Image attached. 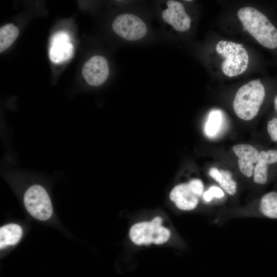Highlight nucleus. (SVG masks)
Masks as SVG:
<instances>
[{"mask_svg": "<svg viewBox=\"0 0 277 277\" xmlns=\"http://www.w3.org/2000/svg\"><path fill=\"white\" fill-rule=\"evenodd\" d=\"M274 108L276 111H277V95L274 98Z\"/></svg>", "mask_w": 277, "mask_h": 277, "instance_id": "nucleus-21", "label": "nucleus"}, {"mask_svg": "<svg viewBox=\"0 0 277 277\" xmlns=\"http://www.w3.org/2000/svg\"><path fill=\"white\" fill-rule=\"evenodd\" d=\"M222 114L219 110L210 112L205 125V132L208 136H213L219 130L222 123Z\"/></svg>", "mask_w": 277, "mask_h": 277, "instance_id": "nucleus-17", "label": "nucleus"}, {"mask_svg": "<svg viewBox=\"0 0 277 277\" xmlns=\"http://www.w3.org/2000/svg\"><path fill=\"white\" fill-rule=\"evenodd\" d=\"M24 203L28 212L40 221L49 219L53 213L49 196L46 189L39 185L28 188L24 195Z\"/></svg>", "mask_w": 277, "mask_h": 277, "instance_id": "nucleus-5", "label": "nucleus"}, {"mask_svg": "<svg viewBox=\"0 0 277 277\" xmlns=\"http://www.w3.org/2000/svg\"><path fill=\"white\" fill-rule=\"evenodd\" d=\"M49 56L54 63H61L71 58L73 51L68 34L58 32L51 37Z\"/></svg>", "mask_w": 277, "mask_h": 277, "instance_id": "nucleus-9", "label": "nucleus"}, {"mask_svg": "<svg viewBox=\"0 0 277 277\" xmlns=\"http://www.w3.org/2000/svg\"><path fill=\"white\" fill-rule=\"evenodd\" d=\"M233 151L238 157V165L241 172L246 176L252 175L253 164L258 161L259 151L249 144H238L233 147Z\"/></svg>", "mask_w": 277, "mask_h": 277, "instance_id": "nucleus-10", "label": "nucleus"}, {"mask_svg": "<svg viewBox=\"0 0 277 277\" xmlns=\"http://www.w3.org/2000/svg\"><path fill=\"white\" fill-rule=\"evenodd\" d=\"M209 173L229 194L234 195L236 193V183L232 179V174L229 171L212 167L210 169Z\"/></svg>", "mask_w": 277, "mask_h": 277, "instance_id": "nucleus-14", "label": "nucleus"}, {"mask_svg": "<svg viewBox=\"0 0 277 277\" xmlns=\"http://www.w3.org/2000/svg\"><path fill=\"white\" fill-rule=\"evenodd\" d=\"M162 219L155 217L151 222L134 224L129 231L131 240L136 245H148L152 243L162 244L169 239V230L161 226Z\"/></svg>", "mask_w": 277, "mask_h": 277, "instance_id": "nucleus-4", "label": "nucleus"}, {"mask_svg": "<svg viewBox=\"0 0 277 277\" xmlns=\"http://www.w3.org/2000/svg\"><path fill=\"white\" fill-rule=\"evenodd\" d=\"M224 196V193L220 188L216 186H212L204 192L203 197L206 202H209L214 197L221 198Z\"/></svg>", "mask_w": 277, "mask_h": 277, "instance_id": "nucleus-18", "label": "nucleus"}, {"mask_svg": "<svg viewBox=\"0 0 277 277\" xmlns=\"http://www.w3.org/2000/svg\"><path fill=\"white\" fill-rule=\"evenodd\" d=\"M265 96V90L259 79L242 86L236 92L233 108L240 118L249 121L256 116Z\"/></svg>", "mask_w": 277, "mask_h": 277, "instance_id": "nucleus-2", "label": "nucleus"}, {"mask_svg": "<svg viewBox=\"0 0 277 277\" xmlns=\"http://www.w3.org/2000/svg\"><path fill=\"white\" fill-rule=\"evenodd\" d=\"M112 28L117 35L128 41L143 38L147 30L146 24L140 18L129 13L118 15L112 23Z\"/></svg>", "mask_w": 277, "mask_h": 277, "instance_id": "nucleus-6", "label": "nucleus"}, {"mask_svg": "<svg viewBox=\"0 0 277 277\" xmlns=\"http://www.w3.org/2000/svg\"><path fill=\"white\" fill-rule=\"evenodd\" d=\"M109 69L106 58L95 55L89 58L84 65L82 74L90 85L98 86L104 83L108 77Z\"/></svg>", "mask_w": 277, "mask_h": 277, "instance_id": "nucleus-7", "label": "nucleus"}, {"mask_svg": "<svg viewBox=\"0 0 277 277\" xmlns=\"http://www.w3.org/2000/svg\"><path fill=\"white\" fill-rule=\"evenodd\" d=\"M216 52L224 57L223 72L231 77L244 72L248 66L249 57L243 46L231 41H220L215 47Z\"/></svg>", "mask_w": 277, "mask_h": 277, "instance_id": "nucleus-3", "label": "nucleus"}, {"mask_svg": "<svg viewBox=\"0 0 277 277\" xmlns=\"http://www.w3.org/2000/svg\"><path fill=\"white\" fill-rule=\"evenodd\" d=\"M19 33L18 29L12 24H8L0 29V52L9 47L15 41Z\"/></svg>", "mask_w": 277, "mask_h": 277, "instance_id": "nucleus-16", "label": "nucleus"}, {"mask_svg": "<svg viewBox=\"0 0 277 277\" xmlns=\"http://www.w3.org/2000/svg\"><path fill=\"white\" fill-rule=\"evenodd\" d=\"M238 16L244 28L260 44L269 49L277 47V29L263 13L248 6L239 9Z\"/></svg>", "mask_w": 277, "mask_h": 277, "instance_id": "nucleus-1", "label": "nucleus"}, {"mask_svg": "<svg viewBox=\"0 0 277 277\" xmlns=\"http://www.w3.org/2000/svg\"><path fill=\"white\" fill-rule=\"evenodd\" d=\"M188 184L193 192L199 197L201 196L204 189L203 182L199 179H193Z\"/></svg>", "mask_w": 277, "mask_h": 277, "instance_id": "nucleus-20", "label": "nucleus"}, {"mask_svg": "<svg viewBox=\"0 0 277 277\" xmlns=\"http://www.w3.org/2000/svg\"><path fill=\"white\" fill-rule=\"evenodd\" d=\"M259 210L264 216L277 219V192L273 191L264 194L260 200Z\"/></svg>", "mask_w": 277, "mask_h": 277, "instance_id": "nucleus-15", "label": "nucleus"}, {"mask_svg": "<svg viewBox=\"0 0 277 277\" xmlns=\"http://www.w3.org/2000/svg\"><path fill=\"white\" fill-rule=\"evenodd\" d=\"M23 234L21 227L16 224H9L0 228L1 249L9 245L16 244Z\"/></svg>", "mask_w": 277, "mask_h": 277, "instance_id": "nucleus-13", "label": "nucleus"}, {"mask_svg": "<svg viewBox=\"0 0 277 277\" xmlns=\"http://www.w3.org/2000/svg\"><path fill=\"white\" fill-rule=\"evenodd\" d=\"M167 4L168 8L162 13L163 20L178 31L184 32L188 30L191 19L186 13L183 5L173 0L168 1Z\"/></svg>", "mask_w": 277, "mask_h": 277, "instance_id": "nucleus-8", "label": "nucleus"}, {"mask_svg": "<svg viewBox=\"0 0 277 277\" xmlns=\"http://www.w3.org/2000/svg\"><path fill=\"white\" fill-rule=\"evenodd\" d=\"M275 163H277L276 149L261 151L253 171L254 182L261 185L266 184L268 180L269 166Z\"/></svg>", "mask_w": 277, "mask_h": 277, "instance_id": "nucleus-12", "label": "nucleus"}, {"mask_svg": "<svg viewBox=\"0 0 277 277\" xmlns=\"http://www.w3.org/2000/svg\"><path fill=\"white\" fill-rule=\"evenodd\" d=\"M170 198L179 209L185 211L194 209L199 202V196L193 192L188 183L174 187L170 193Z\"/></svg>", "mask_w": 277, "mask_h": 277, "instance_id": "nucleus-11", "label": "nucleus"}, {"mask_svg": "<svg viewBox=\"0 0 277 277\" xmlns=\"http://www.w3.org/2000/svg\"><path fill=\"white\" fill-rule=\"evenodd\" d=\"M267 130L270 140L273 142H277V117H273L268 121Z\"/></svg>", "mask_w": 277, "mask_h": 277, "instance_id": "nucleus-19", "label": "nucleus"}]
</instances>
